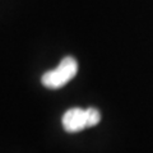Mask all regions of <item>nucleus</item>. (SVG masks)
<instances>
[{
    "instance_id": "nucleus-2",
    "label": "nucleus",
    "mask_w": 153,
    "mask_h": 153,
    "mask_svg": "<svg viewBox=\"0 0 153 153\" xmlns=\"http://www.w3.org/2000/svg\"><path fill=\"white\" fill-rule=\"evenodd\" d=\"M63 126L68 133H76L88 128L85 110L73 107L63 115Z\"/></svg>"
},
{
    "instance_id": "nucleus-3",
    "label": "nucleus",
    "mask_w": 153,
    "mask_h": 153,
    "mask_svg": "<svg viewBox=\"0 0 153 153\" xmlns=\"http://www.w3.org/2000/svg\"><path fill=\"white\" fill-rule=\"evenodd\" d=\"M85 116H87L88 128L97 125L100 123V120H101V114H100L98 110H96L93 107H89V108L85 110Z\"/></svg>"
},
{
    "instance_id": "nucleus-1",
    "label": "nucleus",
    "mask_w": 153,
    "mask_h": 153,
    "mask_svg": "<svg viewBox=\"0 0 153 153\" xmlns=\"http://www.w3.org/2000/svg\"><path fill=\"white\" fill-rule=\"evenodd\" d=\"M78 73V63L73 56H65L55 69L49 70L42 75L41 82L46 88L57 89L70 82Z\"/></svg>"
}]
</instances>
